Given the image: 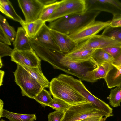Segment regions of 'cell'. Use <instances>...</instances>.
Here are the masks:
<instances>
[{"instance_id":"cell-1","label":"cell","mask_w":121,"mask_h":121,"mask_svg":"<svg viewBox=\"0 0 121 121\" xmlns=\"http://www.w3.org/2000/svg\"><path fill=\"white\" fill-rule=\"evenodd\" d=\"M100 12L93 10L70 15L50 22L48 27L69 35L95 21Z\"/></svg>"},{"instance_id":"cell-2","label":"cell","mask_w":121,"mask_h":121,"mask_svg":"<svg viewBox=\"0 0 121 121\" xmlns=\"http://www.w3.org/2000/svg\"><path fill=\"white\" fill-rule=\"evenodd\" d=\"M49 87L53 97L61 99L70 105L88 102L77 91L57 78L51 80Z\"/></svg>"},{"instance_id":"cell-3","label":"cell","mask_w":121,"mask_h":121,"mask_svg":"<svg viewBox=\"0 0 121 121\" xmlns=\"http://www.w3.org/2000/svg\"><path fill=\"white\" fill-rule=\"evenodd\" d=\"M17 64L16 69L13 72L15 81L20 87L22 96L34 99L43 88L28 71Z\"/></svg>"},{"instance_id":"cell-4","label":"cell","mask_w":121,"mask_h":121,"mask_svg":"<svg viewBox=\"0 0 121 121\" xmlns=\"http://www.w3.org/2000/svg\"><path fill=\"white\" fill-rule=\"evenodd\" d=\"M104 116L91 102H87L69 105L64 112L60 121H80L87 118Z\"/></svg>"},{"instance_id":"cell-5","label":"cell","mask_w":121,"mask_h":121,"mask_svg":"<svg viewBox=\"0 0 121 121\" xmlns=\"http://www.w3.org/2000/svg\"><path fill=\"white\" fill-rule=\"evenodd\" d=\"M64 55L59 60V63L62 70L77 77L81 80L88 82L86 78V75L88 72L97 67L95 64L91 59L80 63L69 61L64 58Z\"/></svg>"},{"instance_id":"cell-6","label":"cell","mask_w":121,"mask_h":121,"mask_svg":"<svg viewBox=\"0 0 121 121\" xmlns=\"http://www.w3.org/2000/svg\"><path fill=\"white\" fill-rule=\"evenodd\" d=\"M85 0H63L60 3L47 22H51L59 18L85 11Z\"/></svg>"},{"instance_id":"cell-7","label":"cell","mask_w":121,"mask_h":121,"mask_svg":"<svg viewBox=\"0 0 121 121\" xmlns=\"http://www.w3.org/2000/svg\"><path fill=\"white\" fill-rule=\"evenodd\" d=\"M111 20L105 22L95 21L69 35L75 42L79 44L96 35L109 26Z\"/></svg>"},{"instance_id":"cell-8","label":"cell","mask_w":121,"mask_h":121,"mask_svg":"<svg viewBox=\"0 0 121 121\" xmlns=\"http://www.w3.org/2000/svg\"><path fill=\"white\" fill-rule=\"evenodd\" d=\"M85 11L98 10L113 15L121 14V2L117 0H85Z\"/></svg>"},{"instance_id":"cell-9","label":"cell","mask_w":121,"mask_h":121,"mask_svg":"<svg viewBox=\"0 0 121 121\" xmlns=\"http://www.w3.org/2000/svg\"><path fill=\"white\" fill-rule=\"evenodd\" d=\"M19 6L29 23L39 19L44 6L38 0H18Z\"/></svg>"},{"instance_id":"cell-10","label":"cell","mask_w":121,"mask_h":121,"mask_svg":"<svg viewBox=\"0 0 121 121\" xmlns=\"http://www.w3.org/2000/svg\"><path fill=\"white\" fill-rule=\"evenodd\" d=\"M114 46H121V43L102 34L96 35L79 44L74 49L84 48L103 49Z\"/></svg>"},{"instance_id":"cell-11","label":"cell","mask_w":121,"mask_h":121,"mask_svg":"<svg viewBox=\"0 0 121 121\" xmlns=\"http://www.w3.org/2000/svg\"><path fill=\"white\" fill-rule=\"evenodd\" d=\"M10 56L11 61L17 64L31 67L41 66L40 59L34 50L20 51L13 49Z\"/></svg>"},{"instance_id":"cell-12","label":"cell","mask_w":121,"mask_h":121,"mask_svg":"<svg viewBox=\"0 0 121 121\" xmlns=\"http://www.w3.org/2000/svg\"><path fill=\"white\" fill-rule=\"evenodd\" d=\"M30 39V42L37 45L61 53L54 40L50 30V28L46 25L45 23L35 36Z\"/></svg>"},{"instance_id":"cell-13","label":"cell","mask_w":121,"mask_h":121,"mask_svg":"<svg viewBox=\"0 0 121 121\" xmlns=\"http://www.w3.org/2000/svg\"><path fill=\"white\" fill-rule=\"evenodd\" d=\"M56 43L61 53L65 55L73 51L78 44L74 42L69 35L50 29Z\"/></svg>"},{"instance_id":"cell-14","label":"cell","mask_w":121,"mask_h":121,"mask_svg":"<svg viewBox=\"0 0 121 121\" xmlns=\"http://www.w3.org/2000/svg\"><path fill=\"white\" fill-rule=\"evenodd\" d=\"M95 50L85 48L75 49L65 55L63 57L69 61L78 63L83 62L90 59Z\"/></svg>"},{"instance_id":"cell-15","label":"cell","mask_w":121,"mask_h":121,"mask_svg":"<svg viewBox=\"0 0 121 121\" xmlns=\"http://www.w3.org/2000/svg\"><path fill=\"white\" fill-rule=\"evenodd\" d=\"M14 49L20 51L34 50L31 45L30 39L22 27L18 28L15 39L13 42Z\"/></svg>"},{"instance_id":"cell-16","label":"cell","mask_w":121,"mask_h":121,"mask_svg":"<svg viewBox=\"0 0 121 121\" xmlns=\"http://www.w3.org/2000/svg\"><path fill=\"white\" fill-rule=\"evenodd\" d=\"M113 66L111 62L106 63L98 66L93 70L89 71L86 75L88 82H94L99 79H104Z\"/></svg>"},{"instance_id":"cell-17","label":"cell","mask_w":121,"mask_h":121,"mask_svg":"<svg viewBox=\"0 0 121 121\" xmlns=\"http://www.w3.org/2000/svg\"><path fill=\"white\" fill-rule=\"evenodd\" d=\"M104 79L109 88L121 86V65L116 67L113 65Z\"/></svg>"},{"instance_id":"cell-18","label":"cell","mask_w":121,"mask_h":121,"mask_svg":"<svg viewBox=\"0 0 121 121\" xmlns=\"http://www.w3.org/2000/svg\"><path fill=\"white\" fill-rule=\"evenodd\" d=\"M45 22L39 19L27 23L23 20L20 23L30 39L34 37L40 30Z\"/></svg>"},{"instance_id":"cell-19","label":"cell","mask_w":121,"mask_h":121,"mask_svg":"<svg viewBox=\"0 0 121 121\" xmlns=\"http://www.w3.org/2000/svg\"><path fill=\"white\" fill-rule=\"evenodd\" d=\"M0 10L3 14L20 23L23 20L16 13L11 3L9 0H0Z\"/></svg>"},{"instance_id":"cell-20","label":"cell","mask_w":121,"mask_h":121,"mask_svg":"<svg viewBox=\"0 0 121 121\" xmlns=\"http://www.w3.org/2000/svg\"><path fill=\"white\" fill-rule=\"evenodd\" d=\"M5 117L10 121H34L36 119L35 114H21L9 111L4 109L0 117Z\"/></svg>"},{"instance_id":"cell-21","label":"cell","mask_w":121,"mask_h":121,"mask_svg":"<svg viewBox=\"0 0 121 121\" xmlns=\"http://www.w3.org/2000/svg\"><path fill=\"white\" fill-rule=\"evenodd\" d=\"M21 65L39 82L43 88L49 87L50 82L43 74L41 70V66L31 67Z\"/></svg>"},{"instance_id":"cell-22","label":"cell","mask_w":121,"mask_h":121,"mask_svg":"<svg viewBox=\"0 0 121 121\" xmlns=\"http://www.w3.org/2000/svg\"><path fill=\"white\" fill-rule=\"evenodd\" d=\"M91 59L97 66L105 63H112L114 60L110 55L101 49H95Z\"/></svg>"},{"instance_id":"cell-23","label":"cell","mask_w":121,"mask_h":121,"mask_svg":"<svg viewBox=\"0 0 121 121\" xmlns=\"http://www.w3.org/2000/svg\"><path fill=\"white\" fill-rule=\"evenodd\" d=\"M0 28H1L9 38L11 42H13L15 40L17 32L14 28L8 23L5 18L0 15Z\"/></svg>"},{"instance_id":"cell-24","label":"cell","mask_w":121,"mask_h":121,"mask_svg":"<svg viewBox=\"0 0 121 121\" xmlns=\"http://www.w3.org/2000/svg\"><path fill=\"white\" fill-rule=\"evenodd\" d=\"M110 94L107 99L109 101L111 106L113 107L120 106L121 101V86H117L111 90Z\"/></svg>"},{"instance_id":"cell-25","label":"cell","mask_w":121,"mask_h":121,"mask_svg":"<svg viewBox=\"0 0 121 121\" xmlns=\"http://www.w3.org/2000/svg\"><path fill=\"white\" fill-rule=\"evenodd\" d=\"M102 34L121 43V27H113L109 26L104 29Z\"/></svg>"},{"instance_id":"cell-26","label":"cell","mask_w":121,"mask_h":121,"mask_svg":"<svg viewBox=\"0 0 121 121\" xmlns=\"http://www.w3.org/2000/svg\"><path fill=\"white\" fill-rule=\"evenodd\" d=\"M51 94L50 92L43 88L34 99L45 108L53 100Z\"/></svg>"},{"instance_id":"cell-27","label":"cell","mask_w":121,"mask_h":121,"mask_svg":"<svg viewBox=\"0 0 121 121\" xmlns=\"http://www.w3.org/2000/svg\"><path fill=\"white\" fill-rule=\"evenodd\" d=\"M60 1H57L50 4L44 6L39 19L44 22H47L59 4Z\"/></svg>"},{"instance_id":"cell-28","label":"cell","mask_w":121,"mask_h":121,"mask_svg":"<svg viewBox=\"0 0 121 121\" xmlns=\"http://www.w3.org/2000/svg\"><path fill=\"white\" fill-rule=\"evenodd\" d=\"M70 105L63 100L53 97V100L48 105L55 110L65 112L68 108Z\"/></svg>"},{"instance_id":"cell-29","label":"cell","mask_w":121,"mask_h":121,"mask_svg":"<svg viewBox=\"0 0 121 121\" xmlns=\"http://www.w3.org/2000/svg\"><path fill=\"white\" fill-rule=\"evenodd\" d=\"M114 59L117 58L121 52V46H114L103 49Z\"/></svg>"},{"instance_id":"cell-30","label":"cell","mask_w":121,"mask_h":121,"mask_svg":"<svg viewBox=\"0 0 121 121\" xmlns=\"http://www.w3.org/2000/svg\"><path fill=\"white\" fill-rule=\"evenodd\" d=\"M13 49H12L9 46L4 43L0 42V57L11 56Z\"/></svg>"},{"instance_id":"cell-31","label":"cell","mask_w":121,"mask_h":121,"mask_svg":"<svg viewBox=\"0 0 121 121\" xmlns=\"http://www.w3.org/2000/svg\"><path fill=\"white\" fill-rule=\"evenodd\" d=\"M64 114L63 111L55 110L48 115V121H60Z\"/></svg>"},{"instance_id":"cell-32","label":"cell","mask_w":121,"mask_h":121,"mask_svg":"<svg viewBox=\"0 0 121 121\" xmlns=\"http://www.w3.org/2000/svg\"><path fill=\"white\" fill-rule=\"evenodd\" d=\"M109 26L113 27H121V14L113 15Z\"/></svg>"},{"instance_id":"cell-33","label":"cell","mask_w":121,"mask_h":121,"mask_svg":"<svg viewBox=\"0 0 121 121\" xmlns=\"http://www.w3.org/2000/svg\"><path fill=\"white\" fill-rule=\"evenodd\" d=\"M0 42L8 45H11V41L2 30L0 28Z\"/></svg>"},{"instance_id":"cell-34","label":"cell","mask_w":121,"mask_h":121,"mask_svg":"<svg viewBox=\"0 0 121 121\" xmlns=\"http://www.w3.org/2000/svg\"><path fill=\"white\" fill-rule=\"evenodd\" d=\"M103 116L89 117L80 121H101L103 119Z\"/></svg>"},{"instance_id":"cell-35","label":"cell","mask_w":121,"mask_h":121,"mask_svg":"<svg viewBox=\"0 0 121 121\" xmlns=\"http://www.w3.org/2000/svg\"><path fill=\"white\" fill-rule=\"evenodd\" d=\"M112 64L113 65L116 67H118L121 65V52L119 56L114 60Z\"/></svg>"},{"instance_id":"cell-36","label":"cell","mask_w":121,"mask_h":121,"mask_svg":"<svg viewBox=\"0 0 121 121\" xmlns=\"http://www.w3.org/2000/svg\"><path fill=\"white\" fill-rule=\"evenodd\" d=\"M44 6L52 4L57 1V0H38Z\"/></svg>"},{"instance_id":"cell-37","label":"cell","mask_w":121,"mask_h":121,"mask_svg":"<svg viewBox=\"0 0 121 121\" xmlns=\"http://www.w3.org/2000/svg\"><path fill=\"white\" fill-rule=\"evenodd\" d=\"M0 86L2 85L3 82V78L4 76V72L2 70H0Z\"/></svg>"},{"instance_id":"cell-38","label":"cell","mask_w":121,"mask_h":121,"mask_svg":"<svg viewBox=\"0 0 121 121\" xmlns=\"http://www.w3.org/2000/svg\"><path fill=\"white\" fill-rule=\"evenodd\" d=\"M0 117L1 116L2 112L3 110V107L4 106V103L3 101L0 99Z\"/></svg>"},{"instance_id":"cell-39","label":"cell","mask_w":121,"mask_h":121,"mask_svg":"<svg viewBox=\"0 0 121 121\" xmlns=\"http://www.w3.org/2000/svg\"><path fill=\"white\" fill-rule=\"evenodd\" d=\"M2 60L1 59H0V68H1L3 64L2 63Z\"/></svg>"},{"instance_id":"cell-40","label":"cell","mask_w":121,"mask_h":121,"mask_svg":"<svg viewBox=\"0 0 121 121\" xmlns=\"http://www.w3.org/2000/svg\"><path fill=\"white\" fill-rule=\"evenodd\" d=\"M107 118L106 117H103V119L101 121H106Z\"/></svg>"},{"instance_id":"cell-41","label":"cell","mask_w":121,"mask_h":121,"mask_svg":"<svg viewBox=\"0 0 121 121\" xmlns=\"http://www.w3.org/2000/svg\"><path fill=\"white\" fill-rule=\"evenodd\" d=\"M0 121H6V120H4L3 119H1Z\"/></svg>"}]
</instances>
